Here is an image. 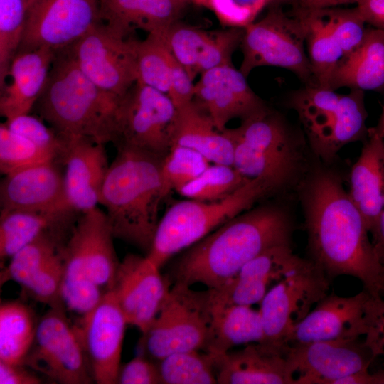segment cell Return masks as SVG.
Wrapping results in <instances>:
<instances>
[{
    "label": "cell",
    "instance_id": "cell-55",
    "mask_svg": "<svg viewBox=\"0 0 384 384\" xmlns=\"http://www.w3.org/2000/svg\"><path fill=\"white\" fill-rule=\"evenodd\" d=\"M375 129L380 137L384 140V106L378 123Z\"/></svg>",
    "mask_w": 384,
    "mask_h": 384
},
{
    "label": "cell",
    "instance_id": "cell-21",
    "mask_svg": "<svg viewBox=\"0 0 384 384\" xmlns=\"http://www.w3.org/2000/svg\"><path fill=\"white\" fill-rule=\"evenodd\" d=\"M56 161L42 162L5 175L0 184L1 210L76 213L68 204L63 174Z\"/></svg>",
    "mask_w": 384,
    "mask_h": 384
},
{
    "label": "cell",
    "instance_id": "cell-30",
    "mask_svg": "<svg viewBox=\"0 0 384 384\" xmlns=\"http://www.w3.org/2000/svg\"><path fill=\"white\" fill-rule=\"evenodd\" d=\"M75 213L1 210V265L41 235L72 227L76 220Z\"/></svg>",
    "mask_w": 384,
    "mask_h": 384
},
{
    "label": "cell",
    "instance_id": "cell-58",
    "mask_svg": "<svg viewBox=\"0 0 384 384\" xmlns=\"http://www.w3.org/2000/svg\"><path fill=\"white\" fill-rule=\"evenodd\" d=\"M310 0H299V4L303 6L307 7Z\"/></svg>",
    "mask_w": 384,
    "mask_h": 384
},
{
    "label": "cell",
    "instance_id": "cell-35",
    "mask_svg": "<svg viewBox=\"0 0 384 384\" xmlns=\"http://www.w3.org/2000/svg\"><path fill=\"white\" fill-rule=\"evenodd\" d=\"M72 228L44 233L17 251L1 267V286L9 281L23 286L63 252Z\"/></svg>",
    "mask_w": 384,
    "mask_h": 384
},
{
    "label": "cell",
    "instance_id": "cell-52",
    "mask_svg": "<svg viewBox=\"0 0 384 384\" xmlns=\"http://www.w3.org/2000/svg\"><path fill=\"white\" fill-rule=\"evenodd\" d=\"M334 384H384V370L374 373L368 370L358 372L341 378L334 381Z\"/></svg>",
    "mask_w": 384,
    "mask_h": 384
},
{
    "label": "cell",
    "instance_id": "cell-48",
    "mask_svg": "<svg viewBox=\"0 0 384 384\" xmlns=\"http://www.w3.org/2000/svg\"><path fill=\"white\" fill-rule=\"evenodd\" d=\"M117 383H161L156 361L141 353L129 361L121 364L117 373Z\"/></svg>",
    "mask_w": 384,
    "mask_h": 384
},
{
    "label": "cell",
    "instance_id": "cell-47",
    "mask_svg": "<svg viewBox=\"0 0 384 384\" xmlns=\"http://www.w3.org/2000/svg\"><path fill=\"white\" fill-rule=\"evenodd\" d=\"M106 292L90 279H63L60 289L65 310L76 313L80 317L93 310Z\"/></svg>",
    "mask_w": 384,
    "mask_h": 384
},
{
    "label": "cell",
    "instance_id": "cell-59",
    "mask_svg": "<svg viewBox=\"0 0 384 384\" xmlns=\"http://www.w3.org/2000/svg\"><path fill=\"white\" fill-rule=\"evenodd\" d=\"M28 0H27V2H28Z\"/></svg>",
    "mask_w": 384,
    "mask_h": 384
},
{
    "label": "cell",
    "instance_id": "cell-23",
    "mask_svg": "<svg viewBox=\"0 0 384 384\" xmlns=\"http://www.w3.org/2000/svg\"><path fill=\"white\" fill-rule=\"evenodd\" d=\"M288 348L260 341L244 345L240 349L223 354H213L217 383L294 384V377L287 358Z\"/></svg>",
    "mask_w": 384,
    "mask_h": 384
},
{
    "label": "cell",
    "instance_id": "cell-10",
    "mask_svg": "<svg viewBox=\"0 0 384 384\" xmlns=\"http://www.w3.org/2000/svg\"><path fill=\"white\" fill-rule=\"evenodd\" d=\"M380 299L374 298L364 289L351 297L328 293L294 327L289 343L358 339L365 336L367 342L383 351L379 328Z\"/></svg>",
    "mask_w": 384,
    "mask_h": 384
},
{
    "label": "cell",
    "instance_id": "cell-54",
    "mask_svg": "<svg viewBox=\"0 0 384 384\" xmlns=\"http://www.w3.org/2000/svg\"><path fill=\"white\" fill-rule=\"evenodd\" d=\"M355 4V0H310L307 8H330Z\"/></svg>",
    "mask_w": 384,
    "mask_h": 384
},
{
    "label": "cell",
    "instance_id": "cell-40",
    "mask_svg": "<svg viewBox=\"0 0 384 384\" xmlns=\"http://www.w3.org/2000/svg\"><path fill=\"white\" fill-rule=\"evenodd\" d=\"M27 0H0V87L6 83L11 63L23 37Z\"/></svg>",
    "mask_w": 384,
    "mask_h": 384
},
{
    "label": "cell",
    "instance_id": "cell-51",
    "mask_svg": "<svg viewBox=\"0 0 384 384\" xmlns=\"http://www.w3.org/2000/svg\"><path fill=\"white\" fill-rule=\"evenodd\" d=\"M354 4L366 24L384 31V0H355Z\"/></svg>",
    "mask_w": 384,
    "mask_h": 384
},
{
    "label": "cell",
    "instance_id": "cell-5",
    "mask_svg": "<svg viewBox=\"0 0 384 384\" xmlns=\"http://www.w3.org/2000/svg\"><path fill=\"white\" fill-rule=\"evenodd\" d=\"M234 146L233 166L249 179H261L274 192L299 186L308 173L300 137L267 107L223 130Z\"/></svg>",
    "mask_w": 384,
    "mask_h": 384
},
{
    "label": "cell",
    "instance_id": "cell-31",
    "mask_svg": "<svg viewBox=\"0 0 384 384\" xmlns=\"http://www.w3.org/2000/svg\"><path fill=\"white\" fill-rule=\"evenodd\" d=\"M367 111L363 91L351 90L341 97L332 123L309 142L314 154L325 161H331L345 145L366 139Z\"/></svg>",
    "mask_w": 384,
    "mask_h": 384
},
{
    "label": "cell",
    "instance_id": "cell-26",
    "mask_svg": "<svg viewBox=\"0 0 384 384\" xmlns=\"http://www.w3.org/2000/svg\"><path fill=\"white\" fill-rule=\"evenodd\" d=\"M349 183V196L372 235L384 198V140L375 127L368 128L361 154L351 169Z\"/></svg>",
    "mask_w": 384,
    "mask_h": 384
},
{
    "label": "cell",
    "instance_id": "cell-17",
    "mask_svg": "<svg viewBox=\"0 0 384 384\" xmlns=\"http://www.w3.org/2000/svg\"><path fill=\"white\" fill-rule=\"evenodd\" d=\"M127 321L112 289L75 324L94 382L116 384Z\"/></svg>",
    "mask_w": 384,
    "mask_h": 384
},
{
    "label": "cell",
    "instance_id": "cell-9",
    "mask_svg": "<svg viewBox=\"0 0 384 384\" xmlns=\"http://www.w3.org/2000/svg\"><path fill=\"white\" fill-rule=\"evenodd\" d=\"M176 108L168 95L137 81L120 97L109 142L164 159L171 147Z\"/></svg>",
    "mask_w": 384,
    "mask_h": 384
},
{
    "label": "cell",
    "instance_id": "cell-34",
    "mask_svg": "<svg viewBox=\"0 0 384 384\" xmlns=\"http://www.w3.org/2000/svg\"><path fill=\"white\" fill-rule=\"evenodd\" d=\"M38 319L33 309L14 300L0 305V361L23 364L34 341Z\"/></svg>",
    "mask_w": 384,
    "mask_h": 384
},
{
    "label": "cell",
    "instance_id": "cell-13",
    "mask_svg": "<svg viewBox=\"0 0 384 384\" xmlns=\"http://www.w3.org/2000/svg\"><path fill=\"white\" fill-rule=\"evenodd\" d=\"M136 41L114 34L99 22L68 48L90 80L121 97L138 81Z\"/></svg>",
    "mask_w": 384,
    "mask_h": 384
},
{
    "label": "cell",
    "instance_id": "cell-32",
    "mask_svg": "<svg viewBox=\"0 0 384 384\" xmlns=\"http://www.w3.org/2000/svg\"><path fill=\"white\" fill-rule=\"evenodd\" d=\"M301 260L293 253L291 244L277 245L249 261L232 278L245 299L260 303L270 286L288 274Z\"/></svg>",
    "mask_w": 384,
    "mask_h": 384
},
{
    "label": "cell",
    "instance_id": "cell-57",
    "mask_svg": "<svg viewBox=\"0 0 384 384\" xmlns=\"http://www.w3.org/2000/svg\"><path fill=\"white\" fill-rule=\"evenodd\" d=\"M191 2L195 4L207 7L209 0H189Z\"/></svg>",
    "mask_w": 384,
    "mask_h": 384
},
{
    "label": "cell",
    "instance_id": "cell-18",
    "mask_svg": "<svg viewBox=\"0 0 384 384\" xmlns=\"http://www.w3.org/2000/svg\"><path fill=\"white\" fill-rule=\"evenodd\" d=\"M171 283L146 255L128 254L119 262L111 289L128 324L144 334L159 313Z\"/></svg>",
    "mask_w": 384,
    "mask_h": 384
},
{
    "label": "cell",
    "instance_id": "cell-11",
    "mask_svg": "<svg viewBox=\"0 0 384 384\" xmlns=\"http://www.w3.org/2000/svg\"><path fill=\"white\" fill-rule=\"evenodd\" d=\"M330 282L311 260L302 258L267 291L260 302L262 341L288 348L294 327L328 294Z\"/></svg>",
    "mask_w": 384,
    "mask_h": 384
},
{
    "label": "cell",
    "instance_id": "cell-14",
    "mask_svg": "<svg viewBox=\"0 0 384 384\" xmlns=\"http://www.w3.org/2000/svg\"><path fill=\"white\" fill-rule=\"evenodd\" d=\"M114 238L104 211L96 207L80 213L63 248V279H90L105 291L111 289L120 262Z\"/></svg>",
    "mask_w": 384,
    "mask_h": 384
},
{
    "label": "cell",
    "instance_id": "cell-19",
    "mask_svg": "<svg viewBox=\"0 0 384 384\" xmlns=\"http://www.w3.org/2000/svg\"><path fill=\"white\" fill-rule=\"evenodd\" d=\"M193 100L223 132L234 118L245 119L267 107L251 89L247 78L233 65L208 70L194 85Z\"/></svg>",
    "mask_w": 384,
    "mask_h": 384
},
{
    "label": "cell",
    "instance_id": "cell-39",
    "mask_svg": "<svg viewBox=\"0 0 384 384\" xmlns=\"http://www.w3.org/2000/svg\"><path fill=\"white\" fill-rule=\"evenodd\" d=\"M250 180L233 166L214 164L177 192L189 199L214 201L228 197Z\"/></svg>",
    "mask_w": 384,
    "mask_h": 384
},
{
    "label": "cell",
    "instance_id": "cell-24",
    "mask_svg": "<svg viewBox=\"0 0 384 384\" xmlns=\"http://www.w3.org/2000/svg\"><path fill=\"white\" fill-rule=\"evenodd\" d=\"M188 0H98L99 22L111 32L127 36L139 29L163 35L178 21Z\"/></svg>",
    "mask_w": 384,
    "mask_h": 384
},
{
    "label": "cell",
    "instance_id": "cell-33",
    "mask_svg": "<svg viewBox=\"0 0 384 384\" xmlns=\"http://www.w3.org/2000/svg\"><path fill=\"white\" fill-rule=\"evenodd\" d=\"M296 11L306 29V48L316 86L331 89L334 70L343 55L321 9L299 4Z\"/></svg>",
    "mask_w": 384,
    "mask_h": 384
},
{
    "label": "cell",
    "instance_id": "cell-8",
    "mask_svg": "<svg viewBox=\"0 0 384 384\" xmlns=\"http://www.w3.org/2000/svg\"><path fill=\"white\" fill-rule=\"evenodd\" d=\"M210 290L174 282L156 318L142 334V353L158 361L174 353L203 351L210 321Z\"/></svg>",
    "mask_w": 384,
    "mask_h": 384
},
{
    "label": "cell",
    "instance_id": "cell-42",
    "mask_svg": "<svg viewBox=\"0 0 384 384\" xmlns=\"http://www.w3.org/2000/svg\"><path fill=\"white\" fill-rule=\"evenodd\" d=\"M48 161H58L51 154L31 141L0 124V171L7 175Z\"/></svg>",
    "mask_w": 384,
    "mask_h": 384
},
{
    "label": "cell",
    "instance_id": "cell-7",
    "mask_svg": "<svg viewBox=\"0 0 384 384\" xmlns=\"http://www.w3.org/2000/svg\"><path fill=\"white\" fill-rule=\"evenodd\" d=\"M243 30L239 70L246 78L255 68L272 66L291 71L305 85L316 86L306 53L305 26L296 9L289 15L273 6Z\"/></svg>",
    "mask_w": 384,
    "mask_h": 384
},
{
    "label": "cell",
    "instance_id": "cell-25",
    "mask_svg": "<svg viewBox=\"0 0 384 384\" xmlns=\"http://www.w3.org/2000/svg\"><path fill=\"white\" fill-rule=\"evenodd\" d=\"M55 55L46 47L16 53L8 73L11 82L1 88L0 114L6 120L30 113L44 90Z\"/></svg>",
    "mask_w": 384,
    "mask_h": 384
},
{
    "label": "cell",
    "instance_id": "cell-4",
    "mask_svg": "<svg viewBox=\"0 0 384 384\" xmlns=\"http://www.w3.org/2000/svg\"><path fill=\"white\" fill-rule=\"evenodd\" d=\"M119 99L90 80L67 47L56 51L46 87L35 106L41 119L63 144L85 137L105 144Z\"/></svg>",
    "mask_w": 384,
    "mask_h": 384
},
{
    "label": "cell",
    "instance_id": "cell-3",
    "mask_svg": "<svg viewBox=\"0 0 384 384\" xmlns=\"http://www.w3.org/2000/svg\"><path fill=\"white\" fill-rule=\"evenodd\" d=\"M100 199L115 238L149 253L164 198L163 159L131 149H117Z\"/></svg>",
    "mask_w": 384,
    "mask_h": 384
},
{
    "label": "cell",
    "instance_id": "cell-37",
    "mask_svg": "<svg viewBox=\"0 0 384 384\" xmlns=\"http://www.w3.org/2000/svg\"><path fill=\"white\" fill-rule=\"evenodd\" d=\"M161 383L217 384L215 356L203 351L169 354L156 361Z\"/></svg>",
    "mask_w": 384,
    "mask_h": 384
},
{
    "label": "cell",
    "instance_id": "cell-49",
    "mask_svg": "<svg viewBox=\"0 0 384 384\" xmlns=\"http://www.w3.org/2000/svg\"><path fill=\"white\" fill-rule=\"evenodd\" d=\"M169 97L176 108L182 107L193 100L194 85L185 69L176 60L174 63Z\"/></svg>",
    "mask_w": 384,
    "mask_h": 384
},
{
    "label": "cell",
    "instance_id": "cell-27",
    "mask_svg": "<svg viewBox=\"0 0 384 384\" xmlns=\"http://www.w3.org/2000/svg\"><path fill=\"white\" fill-rule=\"evenodd\" d=\"M174 146L192 149L213 164L233 166L232 140L216 128L208 114L194 100L176 108L171 134Z\"/></svg>",
    "mask_w": 384,
    "mask_h": 384
},
{
    "label": "cell",
    "instance_id": "cell-6",
    "mask_svg": "<svg viewBox=\"0 0 384 384\" xmlns=\"http://www.w3.org/2000/svg\"><path fill=\"white\" fill-rule=\"evenodd\" d=\"M268 183L251 179L228 197L214 201L189 199L171 206L159 221L146 255L159 268L254 204L273 193Z\"/></svg>",
    "mask_w": 384,
    "mask_h": 384
},
{
    "label": "cell",
    "instance_id": "cell-28",
    "mask_svg": "<svg viewBox=\"0 0 384 384\" xmlns=\"http://www.w3.org/2000/svg\"><path fill=\"white\" fill-rule=\"evenodd\" d=\"M263 339L259 310L221 302L213 296L210 290V321L204 351L220 355L236 346Z\"/></svg>",
    "mask_w": 384,
    "mask_h": 384
},
{
    "label": "cell",
    "instance_id": "cell-44",
    "mask_svg": "<svg viewBox=\"0 0 384 384\" xmlns=\"http://www.w3.org/2000/svg\"><path fill=\"white\" fill-rule=\"evenodd\" d=\"M63 252V250L21 287L34 300L50 308L65 310L60 294L65 270Z\"/></svg>",
    "mask_w": 384,
    "mask_h": 384
},
{
    "label": "cell",
    "instance_id": "cell-38",
    "mask_svg": "<svg viewBox=\"0 0 384 384\" xmlns=\"http://www.w3.org/2000/svg\"><path fill=\"white\" fill-rule=\"evenodd\" d=\"M138 81L168 95L175 58L161 35L136 41Z\"/></svg>",
    "mask_w": 384,
    "mask_h": 384
},
{
    "label": "cell",
    "instance_id": "cell-46",
    "mask_svg": "<svg viewBox=\"0 0 384 384\" xmlns=\"http://www.w3.org/2000/svg\"><path fill=\"white\" fill-rule=\"evenodd\" d=\"M4 123L11 131L31 141L60 161L64 151L63 142L41 118L26 114L6 119Z\"/></svg>",
    "mask_w": 384,
    "mask_h": 384
},
{
    "label": "cell",
    "instance_id": "cell-29",
    "mask_svg": "<svg viewBox=\"0 0 384 384\" xmlns=\"http://www.w3.org/2000/svg\"><path fill=\"white\" fill-rule=\"evenodd\" d=\"M342 87L362 91L384 89V31L367 28L359 46L341 59L332 77L331 90Z\"/></svg>",
    "mask_w": 384,
    "mask_h": 384
},
{
    "label": "cell",
    "instance_id": "cell-22",
    "mask_svg": "<svg viewBox=\"0 0 384 384\" xmlns=\"http://www.w3.org/2000/svg\"><path fill=\"white\" fill-rule=\"evenodd\" d=\"M60 161L65 196L77 213L90 210L100 204L102 186L110 165L105 144L81 137L64 143Z\"/></svg>",
    "mask_w": 384,
    "mask_h": 384
},
{
    "label": "cell",
    "instance_id": "cell-15",
    "mask_svg": "<svg viewBox=\"0 0 384 384\" xmlns=\"http://www.w3.org/2000/svg\"><path fill=\"white\" fill-rule=\"evenodd\" d=\"M97 23L98 0H28L17 53L69 47Z\"/></svg>",
    "mask_w": 384,
    "mask_h": 384
},
{
    "label": "cell",
    "instance_id": "cell-56",
    "mask_svg": "<svg viewBox=\"0 0 384 384\" xmlns=\"http://www.w3.org/2000/svg\"><path fill=\"white\" fill-rule=\"evenodd\" d=\"M379 314H380V323L382 329V331L384 329V300L380 299L379 300Z\"/></svg>",
    "mask_w": 384,
    "mask_h": 384
},
{
    "label": "cell",
    "instance_id": "cell-36",
    "mask_svg": "<svg viewBox=\"0 0 384 384\" xmlns=\"http://www.w3.org/2000/svg\"><path fill=\"white\" fill-rule=\"evenodd\" d=\"M342 94L318 86L305 85L294 92L289 105L297 113L307 139L324 129L334 119Z\"/></svg>",
    "mask_w": 384,
    "mask_h": 384
},
{
    "label": "cell",
    "instance_id": "cell-20",
    "mask_svg": "<svg viewBox=\"0 0 384 384\" xmlns=\"http://www.w3.org/2000/svg\"><path fill=\"white\" fill-rule=\"evenodd\" d=\"M243 28L206 31L177 21L161 35L169 50L193 80L198 74L233 65L232 55L240 46Z\"/></svg>",
    "mask_w": 384,
    "mask_h": 384
},
{
    "label": "cell",
    "instance_id": "cell-41",
    "mask_svg": "<svg viewBox=\"0 0 384 384\" xmlns=\"http://www.w3.org/2000/svg\"><path fill=\"white\" fill-rule=\"evenodd\" d=\"M210 163L206 157L192 149L172 146L161 163L164 196L171 191H179L193 181L210 165Z\"/></svg>",
    "mask_w": 384,
    "mask_h": 384
},
{
    "label": "cell",
    "instance_id": "cell-45",
    "mask_svg": "<svg viewBox=\"0 0 384 384\" xmlns=\"http://www.w3.org/2000/svg\"><path fill=\"white\" fill-rule=\"evenodd\" d=\"M299 0H209L208 9L212 10L220 23L228 28H244L253 23L267 6Z\"/></svg>",
    "mask_w": 384,
    "mask_h": 384
},
{
    "label": "cell",
    "instance_id": "cell-43",
    "mask_svg": "<svg viewBox=\"0 0 384 384\" xmlns=\"http://www.w3.org/2000/svg\"><path fill=\"white\" fill-rule=\"evenodd\" d=\"M320 9L343 56L350 54L361 43L367 29L358 11L356 6L350 9L339 6Z\"/></svg>",
    "mask_w": 384,
    "mask_h": 384
},
{
    "label": "cell",
    "instance_id": "cell-53",
    "mask_svg": "<svg viewBox=\"0 0 384 384\" xmlns=\"http://www.w3.org/2000/svg\"><path fill=\"white\" fill-rule=\"evenodd\" d=\"M372 236V242L380 262L384 266V198L383 210Z\"/></svg>",
    "mask_w": 384,
    "mask_h": 384
},
{
    "label": "cell",
    "instance_id": "cell-16",
    "mask_svg": "<svg viewBox=\"0 0 384 384\" xmlns=\"http://www.w3.org/2000/svg\"><path fill=\"white\" fill-rule=\"evenodd\" d=\"M379 355L366 340L336 339L289 344L287 358L294 384H334L336 380L368 370Z\"/></svg>",
    "mask_w": 384,
    "mask_h": 384
},
{
    "label": "cell",
    "instance_id": "cell-2",
    "mask_svg": "<svg viewBox=\"0 0 384 384\" xmlns=\"http://www.w3.org/2000/svg\"><path fill=\"white\" fill-rule=\"evenodd\" d=\"M293 223L276 205L240 213L189 247L171 270V283L218 289L264 251L291 244Z\"/></svg>",
    "mask_w": 384,
    "mask_h": 384
},
{
    "label": "cell",
    "instance_id": "cell-60",
    "mask_svg": "<svg viewBox=\"0 0 384 384\" xmlns=\"http://www.w3.org/2000/svg\"><path fill=\"white\" fill-rule=\"evenodd\" d=\"M189 1V0H188Z\"/></svg>",
    "mask_w": 384,
    "mask_h": 384
},
{
    "label": "cell",
    "instance_id": "cell-50",
    "mask_svg": "<svg viewBox=\"0 0 384 384\" xmlns=\"http://www.w3.org/2000/svg\"><path fill=\"white\" fill-rule=\"evenodd\" d=\"M41 375L23 364L0 361V384H41Z\"/></svg>",
    "mask_w": 384,
    "mask_h": 384
},
{
    "label": "cell",
    "instance_id": "cell-1",
    "mask_svg": "<svg viewBox=\"0 0 384 384\" xmlns=\"http://www.w3.org/2000/svg\"><path fill=\"white\" fill-rule=\"evenodd\" d=\"M309 257L331 281L358 279L376 299L384 294V266L375 253L366 221L340 177L316 168L299 186Z\"/></svg>",
    "mask_w": 384,
    "mask_h": 384
},
{
    "label": "cell",
    "instance_id": "cell-12",
    "mask_svg": "<svg viewBox=\"0 0 384 384\" xmlns=\"http://www.w3.org/2000/svg\"><path fill=\"white\" fill-rule=\"evenodd\" d=\"M23 364L55 383L94 382L77 328L65 309L49 308L38 319Z\"/></svg>",
    "mask_w": 384,
    "mask_h": 384
}]
</instances>
